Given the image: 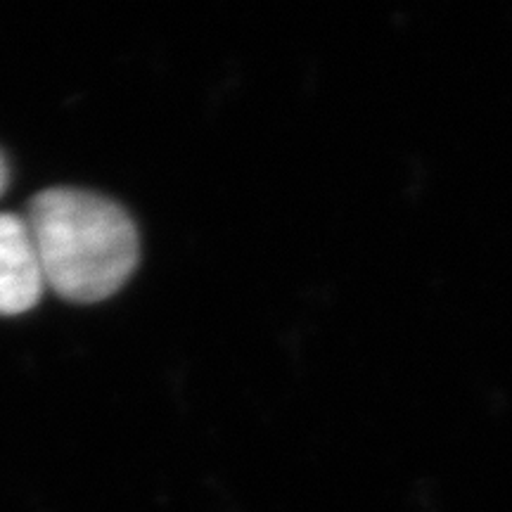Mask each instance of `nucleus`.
Masks as SVG:
<instances>
[{
	"label": "nucleus",
	"instance_id": "1",
	"mask_svg": "<svg viewBox=\"0 0 512 512\" xmlns=\"http://www.w3.org/2000/svg\"><path fill=\"white\" fill-rule=\"evenodd\" d=\"M43 278L74 304H95L119 292L140 256L138 228L110 197L79 188H48L29 202Z\"/></svg>",
	"mask_w": 512,
	"mask_h": 512
},
{
	"label": "nucleus",
	"instance_id": "2",
	"mask_svg": "<svg viewBox=\"0 0 512 512\" xmlns=\"http://www.w3.org/2000/svg\"><path fill=\"white\" fill-rule=\"evenodd\" d=\"M46 287L27 219L0 214V316L31 311Z\"/></svg>",
	"mask_w": 512,
	"mask_h": 512
},
{
	"label": "nucleus",
	"instance_id": "3",
	"mask_svg": "<svg viewBox=\"0 0 512 512\" xmlns=\"http://www.w3.org/2000/svg\"><path fill=\"white\" fill-rule=\"evenodd\" d=\"M8 181H10V166L5 162L3 152H0V195H3L5 188H8Z\"/></svg>",
	"mask_w": 512,
	"mask_h": 512
}]
</instances>
